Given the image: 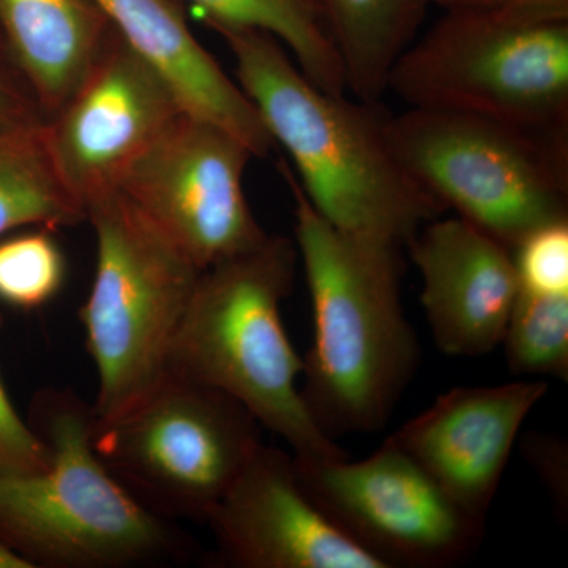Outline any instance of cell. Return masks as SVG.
Listing matches in <instances>:
<instances>
[{
  "label": "cell",
  "instance_id": "6da1fadb",
  "mask_svg": "<svg viewBox=\"0 0 568 568\" xmlns=\"http://www.w3.org/2000/svg\"><path fill=\"white\" fill-rule=\"evenodd\" d=\"M233 52L237 84L293 160L310 204L338 230L406 246L444 209L396 159L379 102L331 93L260 29L209 24Z\"/></svg>",
  "mask_w": 568,
  "mask_h": 568
},
{
  "label": "cell",
  "instance_id": "7a4b0ae2",
  "mask_svg": "<svg viewBox=\"0 0 568 568\" xmlns=\"http://www.w3.org/2000/svg\"><path fill=\"white\" fill-rule=\"evenodd\" d=\"M280 171L293 194L294 244L313 308L302 396L334 439L377 432L418 362L402 302V246L338 230L310 204L286 163Z\"/></svg>",
  "mask_w": 568,
  "mask_h": 568
},
{
  "label": "cell",
  "instance_id": "3957f363",
  "mask_svg": "<svg viewBox=\"0 0 568 568\" xmlns=\"http://www.w3.org/2000/svg\"><path fill=\"white\" fill-rule=\"evenodd\" d=\"M297 260L291 239L268 234L263 244L201 272L168 373L230 395L294 457L343 458L346 452L305 405L304 358L284 328L282 304Z\"/></svg>",
  "mask_w": 568,
  "mask_h": 568
},
{
  "label": "cell",
  "instance_id": "277c9868",
  "mask_svg": "<svg viewBox=\"0 0 568 568\" xmlns=\"http://www.w3.org/2000/svg\"><path fill=\"white\" fill-rule=\"evenodd\" d=\"M32 432L50 463L39 473L0 474V547L29 568H123L181 549L164 518L112 476L93 447L92 405L70 388L33 396Z\"/></svg>",
  "mask_w": 568,
  "mask_h": 568
},
{
  "label": "cell",
  "instance_id": "5b68a950",
  "mask_svg": "<svg viewBox=\"0 0 568 568\" xmlns=\"http://www.w3.org/2000/svg\"><path fill=\"white\" fill-rule=\"evenodd\" d=\"M97 237L95 276L81 306L95 364V425L112 420L166 376L171 349L201 272L125 196L85 209Z\"/></svg>",
  "mask_w": 568,
  "mask_h": 568
},
{
  "label": "cell",
  "instance_id": "8992f818",
  "mask_svg": "<svg viewBox=\"0 0 568 568\" xmlns=\"http://www.w3.org/2000/svg\"><path fill=\"white\" fill-rule=\"evenodd\" d=\"M387 134L406 173L444 211L511 252L538 227L568 220V134L425 108L388 115Z\"/></svg>",
  "mask_w": 568,
  "mask_h": 568
},
{
  "label": "cell",
  "instance_id": "52a82bcc",
  "mask_svg": "<svg viewBox=\"0 0 568 568\" xmlns=\"http://www.w3.org/2000/svg\"><path fill=\"white\" fill-rule=\"evenodd\" d=\"M388 91L409 108L568 134V21L446 11L395 63Z\"/></svg>",
  "mask_w": 568,
  "mask_h": 568
},
{
  "label": "cell",
  "instance_id": "ba28073f",
  "mask_svg": "<svg viewBox=\"0 0 568 568\" xmlns=\"http://www.w3.org/2000/svg\"><path fill=\"white\" fill-rule=\"evenodd\" d=\"M260 429L230 395L166 373L121 416L95 425L93 447L156 517L205 521L263 444Z\"/></svg>",
  "mask_w": 568,
  "mask_h": 568
},
{
  "label": "cell",
  "instance_id": "9c48e42d",
  "mask_svg": "<svg viewBox=\"0 0 568 568\" xmlns=\"http://www.w3.org/2000/svg\"><path fill=\"white\" fill-rule=\"evenodd\" d=\"M294 465L324 514L386 568L452 567L484 537V519L459 508L390 436L361 462L294 457Z\"/></svg>",
  "mask_w": 568,
  "mask_h": 568
},
{
  "label": "cell",
  "instance_id": "30bf717a",
  "mask_svg": "<svg viewBox=\"0 0 568 568\" xmlns=\"http://www.w3.org/2000/svg\"><path fill=\"white\" fill-rule=\"evenodd\" d=\"M253 153L215 123L182 112L121 190L200 271L267 239L244 175Z\"/></svg>",
  "mask_w": 568,
  "mask_h": 568
},
{
  "label": "cell",
  "instance_id": "8fae6325",
  "mask_svg": "<svg viewBox=\"0 0 568 568\" xmlns=\"http://www.w3.org/2000/svg\"><path fill=\"white\" fill-rule=\"evenodd\" d=\"M185 108L171 82L114 28L47 121L55 160L82 207L119 192Z\"/></svg>",
  "mask_w": 568,
  "mask_h": 568
},
{
  "label": "cell",
  "instance_id": "7c38bea8",
  "mask_svg": "<svg viewBox=\"0 0 568 568\" xmlns=\"http://www.w3.org/2000/svg\"><path fill=\"white\" fill-rule=\"evenodd\" d=\"M205 523L226 567L386 568L317 506L293 454L264 443Z\"/></svg>",
  "mask_w": 568,
  "mask_h": 568
},
{
  "label": "cell",
  "instance_id": "4fadbf2b",
  "mask_svg": "<svg viewBox=\"0 0 568 568\" xmlns=\"http://www.w3.org/2000/svg\"><path fill=\"white\" fill-rule=\"evenodd\" d=\"M548 388L545 379L455 387L390 437L459 508L485 521L521 426Z\"/></svg>",
  "mask_w": 568,
  "mask_h": 568
},
{
  "label": "cell",
  "instance_id": "5bb4252c",
  "mask_svg": "<svg viewBox=\"0 0 568 568\" xmlns=\"http://www.w3.org/2000/svg\"><path fill=\"white\" fill-rule=\"evenodd\" d=\"M406 246L437 347L466 358L495 351L519 294L511 250L459 216L425 223Z\"/></svg>",
  "mask_w": 568,
  "mask_h": 568
},
{
  "label": "cell",
  "instance_id": "9a60e30c",
  "mask_svg": "<svg viewBox=\"0 0 568 568\" xmlns=\"http://www.w3.org/2000/svg\"><path fill=\"white\" fill-rule=\"evenodd\" d=\"M123 39L173 85L186 112L222 126L257 159L274 138L237 82L224 73L190 31L178 0H92Z\"/></svg>",
  "mask_w": 568,
  "mask_h": 568
},
{
  "label": "cell",
  "instance_id": "2e32d148",
  "mask_svg": "<svg viewBox=\"0 0 568 568\" xmlns=\"http://www.w3.org/2000/svg\"><path fill=\"white\" fill-rule=\"evenodd\" d=\"M110 29L92 0H0V32L47 121L78 88Z\"/></svg>",
  "mask_w": 568,
  "mask_h": 568
},
{
  "label": "cell",
  "instance_id": "e0dca14e",
  "mask_svg": "<svg viewBox=\"0 0 568 568\" xmlns=\"http://www.w3.org/2000/svg\"><path fill=\"white\" fill-rule=\"evenodd\" d=\"M343 71L346 92L379 102L398 59L417 39L428 0H321Z\"/></svg>",
  "mask_w": 568,
  "mask_h": 568
},
{
  "label": "cell",
  "instance_id": "ac0fdd59",
  "mask_svg": "<svg viewBox=\"0 0 568 568\" xmlns=\"http://www.w3.org/2000/svg\"><path fill=\"white\" fill-rule=\"evenodd\" d=\"M85 211L63 178L47 122L0 125V239L29 227L74 226Z\"/></svg>",
  "mask_w": 568,
  "mask_h": 568
},
{
  "label": "cell",
  "instance_id": "d6986e66",
  "mask_svg": "<svg viewBox=\"0 0 568 568\" xmlns=\"http://www.w3.org/2000/svg\"><path fill=\"white\" fill-rule=\"evenodd\" d=\"M205 24L260 29L282 41L298 69L317 88L346 93L339 61L321 0H189Z\"/></svg>",
  "mask_w": 568,
  "mask_h": 568
},
{
  "label": "cell",
  "instance_id": "ffe728a7",
  "mask_svg": "<svg viewBox=\"0 0 568 568\" xmlns=\"http://www.w3.org/2000/svg\"><path fill=\"white\" fill-rule=\"evenodd\" d=\"M500 345L515 375L567 383L568 295L519 291Z\"/></svg>",
  "mask_w": 568,
  "mask_h": 568
},
{
  "label": "cell",
  "instance_id": "44dd1931",
  "mask_svg": "<svg viewBox=\"0 0 568 568\" xmlns=\"http://www.w3.org/2000/svg\"><path fill=\"white\" fill-rule=\"evenodd\" d=\"M65 278V254L52 231L29 227L0 239V304L36 312L58 297Z\"/></svg>",
  "mask_w": 568,
  "mask_h": 568
},
{
  "label": "cell",
  "instance_id": "7402d4cb",
  "mask_svg": "<svg viewBox=\"0 0 568 568\" xmlns=\"http://www.w3.org/2000/svg\"><path fill=\"white\" fill-rule=\"evenodd\" d=\"M519 291L568 295V220L538 227L514 250Z\"/></svg>",
  "mask_w": 568,
  "mask_h": 568
},
{
  "label": "cell",
  "instance_id": "603a6c76",
  "mask_svg": "<svg viewBox=\"0 0 568 568\" xmlns=\"http://www.w3.org/2000/svg\"><path fill=\"white\" fill-rule=\"evenodd\" d=\"M3 317L0 313V327ZM50 463L47 447L20 416L0 379V474L21 476L39 473Z\"/></svg>",
  "mask_w": 568,
  "mask_h": 568
},
{
  "label": "cell",
  "instance_id": "cb8c5ba5",
  "mask_svg": "<svg viewBox=\"0 0 568 568\" xmlns=\"http://www.w3.org/2000/svg\"><path fill=\"white\" fill-rule=\"evenodd\" d=\"M47 122L28 78L0 32V125H36Z\"/></svg>",
  "mask_w": 568,
  "mask_h": 568
},
{
  "label": "cell",
  "instance_id": "d4e9b609",
  "mask_svg": "<svg viewBox=\"0 0 568 568\" xmlns=\"http://www.w3.org/2000/svg\"><path fill=\"white\" fill-rule=\"evenodd\" d=\"M507 20L517 22H564L568 21V0H506L497 9Z\"/></svg>",
  "mask_w": 568,
  "mask_h": 568
},
{
  "label": "cell",
  "instance_id": "484cf974",
  "mask_svg": "<svg viewBox=\"0 0 568 568\" xmlns=\"http://www.w3.org/2000/svg\"><path fill=\"white\" fill-rule=\"evenodd\" d=\"M532 459L536 463L541 476L547 478V484L551 487L556 496L562 497V465H566V447L559 440L534 439Z\"/></svg>",
  "mask_w": 568,
  "mask_h": 568
},
{
  "label": "cell",
  "instance_id": "4316f807",
  "mask_svg": "<svg viewBox=\"0 0 568 568\" xmlns=\"http://www.w3.org/2000/svg\"><path fill=\"white\" fill-rule=\"evenodd\" d=\"M429 6L440 7L444 11L497 10L506 0H428Z\"/></svg>",
  "mask_w": 568,
  "mask_h": 568
},
{
  "label": "cell",
  "instance_id": "83f0119b",
  "mask_svg": "<svg viewBox=\"0 0 568 568\" xmlns=\"http://www.w3.org/2000/svg\"><path fill=\"white\" fill-rule=\"evenodd\" d=\"M0 568H29L18 559L17 556L11 555L6 548L0 547Z\"/></svg>",
  "mask_w": 568,
  "mask_h": 568
}]
</instances>
